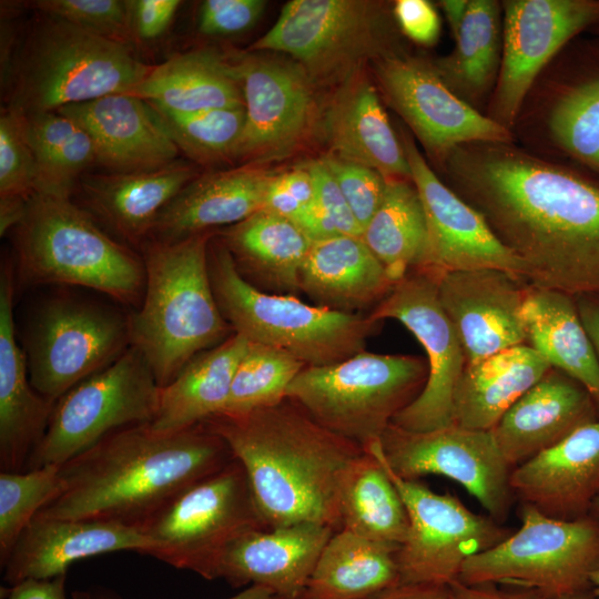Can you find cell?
I'll list each match as a JSON object with an SVG mask.
<instances>
[{
	"mask_svg": "<svg viewBox=\"0 0 599 599\" xmlns=\"http://www.w3.org/2000/svg\"><path fill=\"white\" fill-rule=\"evenodd\" d=\"M364 231L385 194L387 181L376 170L328 154L322 159Z\"/></svg>",
	"mask_w": 599,
	"mask_h": 599,
	"instance_id": "cell-48",
	"label": "cell"
},
{
	"mask_svg": "<svg viewBox=\"0 0 599 599\" xmlns=\"http://www.w3.org/2000/svg\"><path fill=\"white\" fill-rule=\"evenodd\" d=\"M126 94L174 114L244 106L230 59L210 48L177 53L152 65Z\"/></svg>",
	"mask_w": 599,
	"mask_h": 599,
	"instance_id": "cell-33",
	"label": "cell"
},
{
	"mask_svg": "<svg viewBox=\"0 0 599 599\" xmlns=\"http://www.w3.org/2000/svg\"><path fill=\"white\" fill-rule=\"evenodd\" d=\"M91 136L97 165L108 172L153 170L176 161L180 150L144 100L115 93L58 110Z\"/></svg>",
	"mask_w": 599,
	"mask_h": 599,
	"instance_id": "cell-24",
	"label": "cell"
},
{
	"mask_svg": "<svg viewBox=\"0 0 599 599\" xmlns=\"http://www.w3.org/2000/svg\"><path fill=\"white\" fill-rule=\"evenodd\" d=\"M396 551L337 530L324 546L301 599H367L400 581Z\"/></svg>",
	"mask_w": 599,
	"mask_h": 599,
	"instance_id": "cell-37",
	"label": "cell"
},
{
	"mask_svg": "<svg viewBox=\"0 0 599 599\" xmlns=\"http://www.w3.org/2000/svg\"><path fill=\"white\" fill-rule=\"evenodd\" d=\"M427 376V362L419 356L363 351L336 364L306 366L286 398L365 449L380 440L394 417L420 394Z\"/></svg>",
	"mask_w": 599,
	"mask_h": 599,
	"instance_id": "cell-8",
	"label": "cell"
},
{
	"mask_svg": "<svg viewBox=\"0 0 599 599\" xmlns=\"http://www.w3.org/2000/svg\"><path fill=\"white\" fill-rule=\"evenodd\" d=\"M520 281L496 268L437 274L439 302L458 335L467 364L527 344L522 319L527 287H521Z\"/></svg>",
	"mask_w": 599,
	"mask_h": 599,
	"instance_id": "cell-21",
	"label": "cell"
},
{
	"mask_svg": "<svg viewBox=\"0 0 599 599\" xmlns=\"http://www.w3.org/2000/svg\"><path fill=\"white\" fill-rule=\"evenodd\" d=\"M265 8L262 0H205L197 14V31L207 37H230L251 29Z\"/></svg>",
	"mask_w": 599,
	"mask_h": 599,
	"instance_id": "cell-49",
	"label": "cell"
},
{
	"mask_svg": "<svg viewBox=\"0 0 599 599\" xmlns=\"http://www.w3.org/2000/svg\"><path fill=\"white\" fill-rule=\"evenodd\" d=\"M399 140L426 215L424 271L496 268L526 281L524 263L500 242L484 216L436 175L408 133L402 131Z\"/></svg>",
	"mask_w": 599,
	"mask_h": 599,
	"instance_id": "cell-20",
	"label": "cell"
},
{
	"mask_svg": "<svg viewBox=\"0 0 599 599\" xmlns=\"http://www.w3.org/2000/svg\"><path fill=\"white\" fill-rule=\"evenodd\" d=\"M394 14L402 31L422 45H433L440 34V19L426 0H398Z\"/></svg>",
	"mask_w": 599,
	"mask_h": 599,
	"instance_id": "cell-52",
	"label": "cell"
},
{
	"mask_svg": "<svg viewBox=\"0 0 599 599\" xmlns=\"http://www.w3.org/2000/svg\"><path fill=\"white\" fill-rule=\"evenodd\" d=\"M501 7V61L490 118L510 130L545 64L570 39L599 23V0H507Z\"/></svg>",
	"mask_w": 599,
	"mask_h": 599,
	"instance_id": "cell-19",
	"label": "cell"
},
{
	"mask_svg": "<svg viewBox=\"0 0 599 599\" xmlns=\"http://www.w3.org/2000/svg\"><path fill=\"white\" fill-rule=\"evenodd\" d=\"M370 446L400 478L447 477L461 485L494 519L506 516L512 494L511 470L491 430L453 424L413 432L390 424Z\"/></svg>",
	"mask_w": 599,
	"mask_h": 599,
	"instance_id": "cell-16",
	"label": "cell"
},
{
	"mask_svg": "<svg viewBox=\"0 0 599 599\" xmlns=\"http://www.w3.org/2000/svg\"><path fill=\"white\" fill-rule=\"evenodd\" d=\"M72 599H97L95 596L88 592H73Z\"/></svg>",
	"mask_w": 599,
	"mask_h": 599,
	"instance_id": "cell-61",
	"label": "cell"
},
{
	"mask_svg": "<svg viewBox=\"0 0 599 599\" xmlns=\"http://www.w3.org/2000/svg\"><path fill=\"white\" fill-rule=\"evenodd\" d=\"M341 529L395 551L409 529L405 504L380 461L364 450L347 467L338 498Z\"/></svg>",
	"mask_w": 599,
	"mask_h": 599,
	"instance_id": "cell-38",
	"label": "cell"
},
{
	"mask_svg": "<svg viewBox=\"0 0 599 599\" xmlns=\"http://www.w3.org/2000/svg\"><path fill=\"white\" fill-rule=\"evenodd\" d=\"M151 68L132 45L35 12L20 31L2 77L6 106L21 114L50 112L129 93Z\"/></svg>",
	"mask_w": 599,
	"mask_h": 599,
	"instance_id": "cell-5",
	"label": "cell"
},
{
	"mask_svg": "<svg viewBox=\"0 0 599 599\" xmlns=\"http://www.w3.org/2000/svg\"><path fill=\"white\" fill-rule=\"evenodd\" d=\"M468 3V0H443L439 2L449 23L454 39H456L459 33Z\"/></svg>",
	"mask_w": 599,
	"mask_h": 599,
	"instance_id": "cell-57",
	"label": "cell"
},
{
	"mask_svg": "<svg viewBox=\"0 0 599 599\" xmlns=\"http://www.w3.org/2000/svg\"><path fill=\"white\" fill-rule=\"evenodd\" d=\"M450 599H508V596L487 590L483 586L456 582L450 586Z\"/></svg>",
	"mask_w": 599,
	"mask_h": 599,
	"instance_id": "cell-56",
	"label": "cell"
},
{
	"mask_svg": "<svg viewBox=\"0 0 599 599\" xmlns=\"http://www.w3.org/2000/svg\"><path fill=\"white\" fill-rule=\"evenodd\" d=\"M12 231L21 282L87 287L140 306L145 286L141 254L110 235L71 199L33 195Z\"/></svg>",
	"mask_w": 599,
	"mask_h": 599,
	"instance_id": "cell-6",
	"label": "cell"
},
{
	"mask_svg": "<svg viewBox=\"0 0 599 599\" xmlns=\"http://www.w3.org/2000/svg\"><path fill=\"white\" fill-rule=\"evenodd\" d=\"M152 108L180 152L192 163L211 166L236 161L245 125L244 106L189 114Z\"/></svg>",
	"mask_w": 599,
	"mask_h": 599,
	"instance_id": "cell-42",
	"label": "cell"
},
{
	"mask_svg": "<svg viewBox=\"0 0 599 599\" xmlns=\"http://www.w3.org/2000/svg\"><path fill=\"white\" fill-rule=\"evenodd\" d=\"M204 423L242 464L267 528L313 522L341 529V483L364 451L358 444L326 429L288 398Z\"/></svg>",
	"mask_w": 599,
	"mask_h": 599,
	"instance_id": "cell-3",
	"label": "cell"
},
{
	"mask_svg": "<svg viewBox=\"0 0 599 599\" xmlns=\"http://www.w3.org/2000/svg\"><path fill=\"white\" fill-rule=\"evenodd\" d=\"M35 194V162L21 115L4 106L0 115V199L29 200Z\"/></svg>",
	"mask_w": 599,
	"mask_h": 599,
	"instance_id": "cell-47",
	"label": "cell"
},
{
	"mask_svg": "<svg viewBox=\"0 0 599 599\" xmlns=\"http://www.w3.org/2000/svg\"><path fill=\"white\" fill-rule=\"evenodd\" d=\"M24 345L31 385L55 403L131 347L129 316L89 301L52 298L31 321Z\"/></svg>",
	"mask_w": 599,
	"mask_h": 599,
	"instance_id": "cell-12",
	"label": "cell"
},
{
	"mask_svg": "<svg viewBox=\"0 0 599 599\" xmlns=\"http://www.w3.org/2000/svg\"><path fill=\"white\" fill-rule=\"evenodd\" d=\"M261 528L267 527L247 475L233 459L176 496L140 530L152 542L149 556L213 580L224 548L241 534Z\"/></svg>",
	"mask_w": 599,
	"mask_h": 599,
	"instance_id": "cell-10",
	"label": "cell"
},
{
	"mask_svg": "<svg viewBox=\"0 0 599 599\" xmlns=\"http://www.w3.org/2000/svg\"><path fill=\"white\" fill-rule=\"evenodd\" d=\"M67 573L54 578H29L4 589V599H67Z\"/></svg>",
	"mask_w": 599,
	"mask_h": 599,
	"instance_id": "cell-53",
	"label": "cell"
},
{
	"mask_svg": "<svg viewBox=\"0 0 599 599\" xmlns=\"http://www.w3.org/2000/svg\"><path fill=\"white\" fill-rule=\"evenodd\" d=\"M97 599H114L110 596H99ZM227 599H281L272 590L261 586H248L240 593Z\"/></svg>",
	"mask_w": 599,
	"mask_h": 599,
	"instance_id": "cell-58",
	"label": "cell"
},
{
	"mask_svg": "<svg viewBox=\"0 0 599 599\" xmlns=\"http://www.w3.org/2000/svg\"><path fill=\"white\" fill-rule=\"evenodd\" d=\"M35 12L48 14L100 37L132 45L128 1L35 0L27 2Z\"/></svg>",
	"mask_w": 599,
	"mask_h": 599,
	"instance_id": "cell-46",
	"label": "cell"
},
{
	"mask_svg": "<svg viewBox=\"0 0 599 599\" xmlns=\"http://www.w3.org/2000/svg\"><path fill=\"white\" fill-rule=\"evenodd\" d=\"M214 235L146 240L140 246L145 286L140 306L129 315L131 346L145 357L160 387L234 333L211 284L209 247Z\"/></svg>",
	"mask_w": 599,
	"mask_h": 599,
	"instance_id": "cell-4",
	"label": "cell"
},
{
	"mask_svg": "<svg viewBox=\"0 0 599 599\" xmlns=\"http://www.w3.org/2000/svg\"><path fill=\"white\" fill-rule=\"evenodd\" d=\"M395 284L357 235L313 241L301 271V293L316 306L347 314L372 312Z\"/></svg>",
	"mask_w": 599,
	"mask_h": 599,
	"instance_id": "cell-31",
	"label": "cell"
},
{
	"mask_svg": "<svg viewBox=\"0 0 599 599\" xmlns=\"http://www.w3.org/2000/svg\"><path fill=\"white\" fill-rule=\"evenodd\" d=\"M315 191V203L341 235L362 236L363 230L354 216L338 184L322 160L308 163Z\"/></svg>",
	"mask_w": 599,
	"mask_h": 599,
	"instance_id": "cell-50",
	"label": "cell"
},
{
	"mask_svg": "<svg viewBox=\"0 0 599 599\" xmlns=\"http://www.w3.org/2000/svg\"><path fill=\"white\" fill-rule=\"evenodd\" d=\"M216 234V233H215ZM209 271L219 308L233 332L250 343L282 349L305 366H326L365 351L382 322L307 304L293 295L258 290L237 271L214 236Z\"/></svg>",
	"mask_w": 599,
	"mask_h": 599,
	"instance_id": "cell-7",
	"label": "cell"
},
{
	"mask_svg": "<svg viewBox=\"0 0 599 599\" xmlns=\"http://www.w3.org/2000/svg\"><path fill=\"white\" fill-rule=\"evenodd\" d=\"M367 599H450V586L399 581Z\"/></svg>",
	"mask_w": 599,
	"mask_h": 599,
	"instance_id": "cell-54",
	"label": "cell"
},
{
	"mask_svg": "<svg viewBox=\"0 0 599 599\" xmlns=\"http://www.w3.org/2000/svg\"><path fill=\"white\" fill-rule=\"evenodd\" d=\"M444 166L455 192L524 263L530 285L599 293V183L511 143L461 144Z\"/></svg>",
	"mask_w": 599,
	"mask_h": 599,
	"instance_id": "cell-1",
	"label": "cell"
},
{
	"mask_svg": "<svg viewBox=\"0 0 599 599\" xmlns=\"http://www.w3.org/2000/svg\"><path fill=\"white\" fill-rule=\"evenodd\" d=\"M62 491L60 466L0 473V565L22 531Z\"/></svg>",
	"mask_w": 599,
	"mask_h": 599,
	"instance_id": "cell-45",
	"label": "cell"
},
{
	"mask_svg": "<svg viewBox=\"0 0 599 599\" xmlns=\"http://www.w3.org/2000/svg\"><path fill=\"white\" fill-rule=\"evenodd\" d=\"M233 459L206 423L172 433L150 424L129 426L61 465L62 491L38 515L141 529L176 496Z\"/></svg>",
	"mask_w": 599,
	"mask_h": 599,
	"instance_id": "cell-2",
	"label": "cell"
},
{
	"mask_svg": "<svg viewBox=\"0 0 599 599\" xmlns=\"http://www.w3.org/2000/svg\"><path fill=\"white\" fill-rule=\"evenodd\" d=\"M159 396L160 386L151 366L131 346L113 364L83 379L55 402L26 470L61 466L119 429L151 424Z\"/></svg>",
	"mask_w": 599,
	"mask_h": 599,
	"instance_id": "cell-11",
	"label": "cell"
},
{
	"mask_svg": "<svg viewBox=\"0 0 599 599\" xmlns=\"http://www.w3.org/2000/svg\"><path fill=\"white\" fill-rule=\"evenodd\" d=\"M520 516L516 532L466 560L458 582L517 586L547 599L583 593L599 567V522L554 518L526 504Z\"/></svg>",
	"mask_w": 599,
	"mask_h": 599,
	"instance_id": "cell-9",
	"label": "cell"
},
{
	"mask_svg": "<svg viewBox=\"0 0 599 599\" xmlns=\"http://www.w3.org/2000/svg\"><path fill=\"white\" fill-rule=\"evenodd\" d=\"M522 319L527 344L552 368L581 384L599 405V361L580 319L576 296L529 285Z\"/></svg>",
	"mask_w": 599,
	"mask_h": 599,
	"instance_id": "cell-35",
	"label": "cell"
},
{
	"mask_svg": "<svg viewBox=\"0 0 599 599\" xmlns=\"http://www.w3.org/2000/svg\"><path fill=\"white\" fill-rule=\"evenodd\" d=\"M576 304L599 361V293L577 295Z\"/></svg>",
	"mask_w": 599,
	"mask_h": 599,
	"instance_id": "cell-55",
	"label": "cell"
},
{
	"mask_svg": "<svg viewBox=\"0 0 599 599\" xmlns=\"http://www.w3.org/2000/svg\"><path fill=\"white\" fill-rule=\"evenodd\" d=\"M362 237L395 282L410 272L426 268V215L410 181H387L382 203Z\"/></svg>",
	"mask_w": 599,
	"mask_h": 599,
	"instance_id": "cell-41",
	"label": "cell"
},
{
	"mask_svg": "<svg viewBox=\"0 0 599 599\" xmlns=\"http://www.w3.org/2000/svg\"><path fill=\"white\" fill-rule=\"evenodd\" d=\"M562 599H599V597L597 596L596 598L588 597V596H585V592H583V593L575 595V596L562 598Z\"/></svg>",
	"mask_w": 599,
	"mask_h": 599,
	"instance_id": "cell-62",
	"label": "cell"
},
{
	"mask_svg": "<svg viewBox=\"0 0 599 599\" xmlns=\"http://www.w3.org/2000/svg\"><path fill=\"white\" fill-rule=\"evenodd\" d=\"M597 403L565 373L551 368L491 429L507 464L518 466L596 420Z\"/></svg>",
	"mask_w": 599,
	"mask_h": 599,
	"instance_id": "cell-27",
	"label": "cell"
},
{
	"mask_svg": "<svg viewBox=\"0 0 599 599\" xmlns=\"http://www.w3.org/2000/svg\"><path fill=\"white\" fill-rule=\"evenodd\" d=\"M150 539L139 528L111 521L37 515L1 566L12 586L24 579L65 575L75 561L114 551L148 555Z\"/></svg>",
	"mask_w": 599,
	"mask_h": 599,
	"instance_id": "cell-25",
	"label": "cell"
},
{
	"mask_svg": "<svg viewBox=\"0 0 599 599\" xmlns=\"http://www.w3.org/2000/svg\"><path fill=\"white\" fill-rule=\"evenodd\" d=\"M596 30L599 31V23L595 26Z\"/></svg>",
	"mask_w": 599,
	"mask_h": 599,
	"instance_id": "cell-64",
	"label": "cell"
},
{
	"mask_svg": "<svg viewBox=\"0 0 599 599\" xmlns=\"http://www.w3.org/2000/svg\"><path fill=\"white\" fill-rule=\"evenodd\" d=\"M591 586L593 587L595 596L599 597V567L591 577Z\"/></svg>",
	"mask_w": 599,
	"mask_h": 599,
	"instance_id": "cell-60",
	"label": "cell"
},
{
	"mask_svg": "<svg viewBox=\"0 0 599 599\" xmlns=\"http://www.w3.org/2000/svg\"><path fill=\"white\" fill-rule=\"evenodd\" d=\"M500 13L498 1L470 0L454 51L432 61L444 83L470 105L497 81L502 48Z\"/></svg>",
	"mask_w": 599,
	"mask_h": 599,
	"instance_id": "cell-39",
	"label": "cell"
},
{
	"mask_svg": "<svg viewBox=\"0 0 599 599\" xmlns=\"http://www.w3.org/2000/svg\"><path fill=\"white\" fill-rule=\"evenodd\" d=\"M593 506L599 511V497L595 500Z\"/></svg>",
	"mask_w": 599,
	"mask_h": 599,
	"instance_id": "cell-63",
	"label": "cell"
},
{
	"mask_svg": "<svg viewBox=\"0 0 599 599\" xmlns=\"http://www.w3.org/2000/svg\"><path fill=\"white\" fill-rule=\"evenodd\" d=\"M274 175L257 164L199 174L163 207L148 240L177 242L244 221L264 209Z\"/></svg>",
	"mask_w": 599,
	"mask_h": 599,
	"instance_id": "cell-28",
	"label": "cell"
},
{
	"mask_svg": "<svg viewBox=\"0 0 599 599\" xmlns=\"http://www.w3.org/2000/svg\"><path fill=\"white\" fill-rule=\"evenodd\" d=\"M378 6L359 0H292L274 26L251 47L293 58L312 81H346L384 49Z\"/></svg>",
	"mask_w": 599,
	"mask_h": 599,
	"instance_id": "cell-13",
	"label": "cell"
},
{
	"mask_svg": "<svg viewBox=\"0 0 599 599\" xmlns=\"http://www.w3.org/2000/svg\"><path fill=\"white\" fill-rule=\"evenodd\" d=\"M508 599H547V598L540 596L537 592L525 590L521 592L509 595Z\"/></svg>",
	"mask_w": 599,
	"mask_h": 599,
	"instance_id": "cell-59",
	"label": "cell"
},
{
	"mask_svg": "<svg viewBox=\"0 0 599 599\" xmlns=\"http://www.w3.org/2000/svg\"><path fill=\"white\" fill-rule=\"evenodd\" d=\"M548 129L560 150L599 172V72L565 89L550 110Z\"/></svg>",
	"mask_w": 599,
	"mask_h": 599,
	"instance_id": "cell-44",
	"label": "cell"
},
{
	"mask_svg": "<svg viewBox=\"0 0 599 599\" xmlns=\"http://www.w3.org/2000/svg\"><path fill=\"white\" fill-rule=\"evenodd\" d=\"M180 6L179 0L128 1L132 42L151 41L162 37Z\"/></svg>",
	"mask_w": 599,
	"mask_h": 599,
	"instance_id": "cell-51",
	"label": "cell"
},
{
	"mask_svg": "<svg viewBox=\"0 0 599 599\" xmlns=\"http://www.w3.org/2000/svg\"><path fill=\"white\" fill-rule=\"evenodd\" d=\"M374 73L386 103L443 164L461 144L512 142L510 130L456 95L432 61L387 51L375 58Z\"/></svg>",
	"mask_w": 599,
	"mask_h": 599,
	"instance_id": "cell-17",
	"label": "cell"
},
{
	"mask_svg": "<svg viewBox=\"0 0 599 599\" xmlns=\"http://www.w3.org/2000/svg\"><path fill=\"white\" fill-rule=\"evenodd\" d=\"M219 240L252 285L267 293L298 296L301 271L313 241L294 221L262 209L224 227Z\"/></svg>",
	"mask_w": 599,
	"mask_h": 599,
	"instance_id": "cell-32",
	"label": "cell"
},
{
	"mask_svg": "<svg viewBox=\"0 0 599 599\" xmlns=\"http://www.w3.org/2000/svg\"><path fill=\"white\" fill-rule=\"evenodd\" d=\"M551 368L528 344L467 364L454 394V424L468 429L491 430Z\"/></svg>",
	"mask_w": 599,
	"mask_h": 599,
	"instance_id": "cell-34",
	"label": "cell"
},
{
	"mask_svg": "<svg viewBox=\"0 0 599 599\" xmlns=\"http://www.w3.org/2000/svg\"><path fill=\"white\" fill-rule=\"evenodd\" d=\"M509 483L526 505L554 518L577 519L599 497V422L516 466Z\"/></svg>",
	"mask_w": 599,
	"mask_h": 599,
	"instance_id": "cell-26",
	"label": "cell"
},
{
	"mask_svg": "<svg viewBox=\"0 0 599 599\" xmlns=\"http://www.w3.org/2000/svg\"><path fill=\"white\" fill-rule=\"evenodd\" d=\"M334 532L328 526L313 522L245 531L224 548L213 579H224L233 587H265L281 599H301Z\"/></svg>",
	"mask_w": 599,
	"mask_h": 599,
	"instance_id": "cell-22",
	"label": "cell"
},
{
	"mask_svg": "<svg viewBox=\"0 0 599 599\" xmlns=\"http://www.w3.org/2000/svg\"><path fill=\"white\" fill-rule=\"evenodd\" d=\"M197 175L194 163L177 159L153 170L88 172L75 191L79 205L103 230L126 245L140 247L163 207Z\"/></svg>",
	"mask_w": 599,
	"mask_h": 599,
	"instance_id": "cell-23",
	"label": "cell"
},
{
	"mask_svg": "<svg viewBox=\"0 0 599 599\" xmlns=\"http://www.w3.org/2000/svg\"><path fill=\"white\" fill-rule=\"evenodd\" d=\"M305 367L282 349L248 342L235 370L227 403L220 414H246L282 403L290 385Z\"/></svg>",
	"mask_w": 599,
	"mask_h": 599,
	"instance_id": "cell-43",
	"label": "cell"
},
{
	"mask_svg": "<svg viewBox=\"0 0 599 599\" xmlns=\"http://www.w3.org/2000/svg\"><path fill=\"white\" fill-rule=\"evenodd\" d=\"M229 59L245 110L236 161L258 165L284 158L312 126L315 83L294 60L256 52L236 53Z\"/></svg>",
	"mask_w": 599,
	"mask_h": 599,
	"instance_id": "cell-18",
	"label": "cell"
},
{
	"mask_svg": "<svg viewBox=\"0 0 599 599\" xmlns=\"http://www.w3.org/2000/svg\"><path fill=\"white\" fill-rule=\"evenodd\" d=\"M437 274L408 273L368 313L376 322L392 318L402 323L427 354L428 376L423 390L392 422L413 432L454 424V394L467 364L458 335L439 302Z\"/></svg>",
	"mask_w": 599,
	"mask_h": 599,
	"instance_id": "cell-15",
	"label": "cell"
},
{
	"mask_svg": "<svg viewBox=\"0 0 599 599\" xmlns=\"http://www.w3.org/2000/svg\"><path fill=\"white\" fill-rule=\"evenodd\" d=\"M323 131L332 154L369 166L386 181L412 182L402 142L365 77L345 81L326 110Z\"/></svg>",
	"mask_w": 599,
	"mask_h": 599,
	"instance_id": "cell-30",
	"label": "cell"
},
{
	"mask_svg": "<svg viewBox=\"0 0 599 599\" xmlns=\"http://www.w3.org/2000/svg\"><path fill=\"white\" fill-rule=\"evenodd\" d=\"M13 275L3 265L0 276V469L23 471L49 424L54 402L31 385L24 349L13 321Z\"/></svg>",
	"mask_w": 599,
	"mask_h": 599,
	"instance_id": "cell-29",
	"label": "cell"
},
{
	"mask_svg": "<svg viewBox=\"0 0 599 599\" xmlns=\"http://www.w3.org/2000/svg\"><path fill=\"white\" fill-rule=\"evenodd\" d=\"M247 346L246 338L233 333L191 359L170 384L160 387L158 412L150 426L160 433L179 432L222 413Z\"/></svg>",
	"mask_w": 599,
	"mask_h": 599,
	"instance_id": "cell-36",
	"label": "cell"
},
{
	"mask_svg": "<svg viewBox=\"0 0 599 599\" xmlns=\"http://www.w3.org/2000/svg\"><path fill=\"white\" fill-rule=\"evenodd\" d=\"M19 114L35 162L37 194L71 199L80 179L97 165L91 136L59 111Z\"/></svg>",
	"mask_w": 599,
	"mask_h": 599,
	"instance_id": "cell-40",
	"label": "cell"
},
{
	"mask_svg": "<svg viewBox=\"0 0 599 599\" xmlns=\"http://www.w3.org/2000/svg\"><path fill=\"white\" fill-rule=\"evenodd\" d=\"M364 450L380 461L407 509L408 535L395 554L400 582L451 586L468 558L510 535L496 519L475 514L451 495L400 478L374 447Z\"/></svg>",
	"mask_w": 599,
	"mask_h": 599,
	"instance_id": "cell-14",
	"label": "cell"
}]
</instances>
